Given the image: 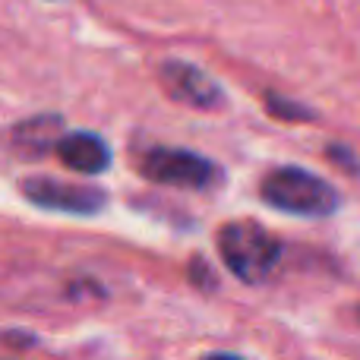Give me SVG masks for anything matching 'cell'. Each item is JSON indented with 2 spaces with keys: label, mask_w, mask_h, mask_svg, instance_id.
<instances>
[{
  "label": "cell",
  "mask_w": 360,
  "mask_h": 360,
  "mask_svg": "<svg viewBox=\"0 0 360 360\" xmlns=\"http://www.w3.org/2000/svg\"><path fill=\"white\" fill-rule=\"evenodd\" d=\"M218 253L234 278L243 285H262L272 278L281 259V240L259 221H228L218 228Z\"/></svg>",
  "instance_id": "cell-2"
},
{
  "label": "cell",
  "mask_w": 360,
  "mask_h": 360,
  "mask_svg": "<svg viewBox=\"0 0 360 360\" xmlns=\"http://www.w3.org/2000/svg\"><path fill=\"white\" fill-rule=\"evenodd\" d=\"M259 196L269 209L297 218H329L342 205V196L329 180L297 165H281L269 171L259 184Z\"/></svg>",
  "instance_id": "cell-1"
},
{
  "label": "cell",
  "mask_w": 360,
  "mask_h": 360,
  "mask_svg": "<svg viewBox=\"0 0 360 360\" xmlns=\"http://www.w3.org/2000/svg\"><path fill=\"white\" fill-rule=\"evenodd\" d=\"M190 278H193V285H199V288H202V281H205V288H215V285H218L215 275H212V269H209V262H205V259H193V266H190Z\"/></svg>",
  "instance_id": "cell-9"
},
{
  "label": "cell",
  "mask_w": 360,
  "mask_h": 360,
  "mask_svg": "<svg viewBox=\"0 0 360 360\" xmlns=\"http://www.w3.org/2000/svg\"><path fill=\"white\" fill-rule=\"evenodd\" d=\"M60 136H63V120L57 114H38V117H29L13 127L10 146L19 155L38 158V155H48L51 149H57Z\"/></svg>",
  "instance_id": "cell-7"
},
{
  "label": "cell",
  "mask_w": 360,
  "mask_h": 360,
  "mask_svg": "<svg viewBox=\"0 0 360 360\" xmlns=\"http://www.w3.org/2000/svg\"><path fill=\"white\" fill-rule=\"evenodd\" d=\"M139 174L152 184L177 186V190H215L218 184H224V171L218 168V162L171 146H155L146 152L139 162Z\"/></svg>",
  "instance_id": "cell-3"
},
{
  "label": "cell",
  "mask_w": 360,
  "mask_h": 360,
  "mask_svg": "<svg viewBox=\"0 0 360 360\" xmlns=\"http://www.w3.org/2000/svg\"><path fill=\"white\" fill-rule=\"evenodd\" d=\"M202 360H243L240 354H228V351H215V354H205Z\"/></svg>",
  "instance_id": "cell-11"
},
{
  "label": "cell",
  "mask_w": 360,
  "mask_h": 360,
  "mask_svg": "<svg viewBox=\"0 0 360 360\" xmlns=\"http://www.w3.org/2000/svg\"><path fill=\"white\" fill-rule=\"evenodd\" d=\"M329 158H335V162L342 165L345 171H357V158L351 155L348 149H342V146H332V149H329Z\"/></svg>",
  "instance_id": "cell-10"
},
{
  "label": "cell",
  "mask_w": 360,
  "mask_h": 360,
  "mask_svg": "<svg viewBox=\"0 0 360 360\" xmlns=\"http://www.w3.org/2000/svg\"><path fill=\"white\" fill-rule=\"evenodd\" d=\"M158 82H162L165 95L184 108H196V111H218L224 105V89L212 79L205 70L193 67L186 60H165L158 67Z\"/></svg>",
  "instance_id": "cell-5"
},
{
  "label": "cell",
  "mask_w": 360,
  "mask_h": 360,
  "mask_svg": "<svg viewBox=\"0 0 360 360\" xmlns=\"http://www.w3.org/2000/svg\"><path fill=\"white\" fill-rule=\"evenodd\" d=\"M54 155L67 165L76 174H105L111 168V146L92 130H76V133H63L57 143Z\"/></svg>",
  "instance_id": "cell-6"
},
{
  "label": "cell",
  "mask_w": 360,
  "mask_h": 360,
  "mask_svg": "<svg viewBox=\"0 0 360 360\" xmlns=\"http://www.w3.org/2000/svg\"><path fill=\"white\" fill-rule=\"evenodd\" d=\"M266 108H269V114H272V117L291 120V124H300V120H316V111H313V108L285 98V95H275V92L266 95Z\"/></svg>",
  "instance_id": "cell-8"
},
{
  "label": "cell",
  "mask_w": 360,
  "mask_h": 360,
  "mask_svg": "<svg viewBox=\"0 0 360 360\" xmlns=\"http://www.w3.org/2000/svg\"><path fill=\"white\" fill-rule=\"evenodd\" d=\"M19 193L38 209L79 215V218L95 215V212H101L108 205L105 190H98V186L67 184V180H54V177H29L19 184Z\"/></svg>",
  "instance_id": "cell-4"
}]
</instances>
